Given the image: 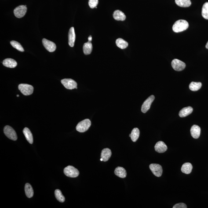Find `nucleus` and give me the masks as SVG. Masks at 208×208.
<instances>
[{
	"label": "nucleus",
	"instance_id": "10",
	"mask_svg": "<svg viewBox=\"0 0 208 208\" xmlns=\"http://www.w3.org/2000/svg\"><path fill=\"white\" fill-rule=\"evenodd\" d=\"M155 99V96L151 95L144 101L141 106V110L143 113H146L151 108V103Z\"/></svg>",
	"mask_w": 208,
	"mask_h": 208
},
{
	"label": "nucleus",
	"instance_id": "27",
	"mask_svg": "<svg viewBox=\"0 0 208 208\" xmlns=\"http://www.w3.org/2000/svg\"><path fill=\"white\" fill-rule=\"evenodd\" d=\"M202 85L200 82H191L190 84L189 88L190 90L195 92L200 89Z\"/></svg>",
	"mask_w": 208,
	"mask_h": 208
},
{
	"label": "nucleus",
	"instance_id": "30",
	"mask_svg": "<svg viewBox=\"0 0 208 208\" xmlns=\"http://www.w3.org/2000/svg\"><path fill=\"white\" fill-rule=\"evenodd\" d=\"M10 43L12 46L16 48L17 50L21 52L24 51V49H23V47H22L21 45L19 42L16 41H11Z\"/></svg>",
	"mask_w": 208,
	"mask_h": 208
},
{
	"label": "nucleus",
	"instance_id": "11",
	"mask_svg": "<svg viewBox=\"0 0 208 208\" xmlns=\"http://www.w3.org/2000/svg\"><path fill=\"white\" fill-rule=\"evenodd\" d=\"M42 41L44 47L49 52H53L56 50V46L54 42L45 38L42 39Z\"/></svg>",
	"mask_w": 208,
	"mask_h": 208
},
{
	"label": "nucleus",
	"instance_id": "12",
	"mask_svg": "<svg viewBox=\"0 0 208 208\" xmlns=\"http://www.w3.org/2000/svg\"><path fill=\"white\" fill-rule=\"evenodd\" d=\"M155 149L157 152L163 153L167 151V147L163 141H159L155 144Z\"/></svg>",
	"mask_w": 208,
	"mask_h": 208
},
{
	"label": "nucleus",
	"instance_id": "29",
	"mask_svg": "<svg viewBox=\"0 0 208 208\" xmlns=\"http://www.w3.org/2000/svg\"><path fill=\"white\" fill-rule=\"evenodd\" d=\"M202 15L204 18L208 19V2L205 3L202 7Z\"/></svg>",
	"mask_w": 208,
	"mask_h": 208
},
{
	"label": "nucleus",
	"instance_id": "35",
	"mask_svg": "<svg viewBox=\"0 0 208 208\" xmlns=\"http://www.w3.org/2000/svg\"><path fill=\"white\" fill-rule=\"evenodd\" d=\"M100 160L101 161H103V159H102V158H101V159H100Z\"/></svg>",
	"mask_w": 208,
	"mask_h": 208
},
{
	"label": "nucleus",
	"instance_id": "23",
	"mask_svg": "<svg viewBox=\"0 0 208 208\" xmlns=\"http://www.w3.org/2000/svg\"><path fill=\"white\" fill-rule=\"evenodd\" d=\"M92 49H93V46L91 42L88 41L84 44L83 50L84 53L85 55L90 54L92 53Z\"/></svg>",
	"mask_w": 208,
	"mask_h": 208
},
{
	"label": "nucleus",
	"instance_id": "8",
	"mask_svg": "<svg viewBox=\"0 0 208 208\" xmlns=\"http://www.w3.org/2000/svg\"><path fill=\"white\" fill-rule=\"evenodd\" d=\"M149 168L153 173L157 177L162 176L163 169L162 166L158 164L152 163L150 165Z\"/></svg>",
	"mask_w": 208,
	"mask_h": 208
},
{
	"label": "nucleus",
	"instance_id": "24",
	"mask_svg": "<svg viewBox=\"0 0 208 208\" xmlns=\"http://www.w3.org/2000/svg\"><path fill=\"white\" fill-rule=\"evenodd\" d=\"M176 4L181 7H188L191 5V0H175Z\"/></svg>",
	"mask_w": 208,
	"mask_h": 208
},
{
	"label": "nucleus",
	"instance_id": "14",
	"mask_svg": "<svg viewBox=\"0 0 208 208\" xmlns=\"http://www.w3.org/2000/svg\"><path fill=\"white\" fill-rule=\"evenodd\" d=\"M201 129L198 125H194L191 127V136L195 139L199 138L200 134Z\"/></svg>",
	"mask_w": 208,
	"mask_h": 208
},
{
	"label": "nucleus",
	"instance_id": "17",
	"mask_svg": "<svg viewBox=\"0 0 208 208\" xmlns=\"http://www.w3.org/2000/svg\"><path fill=\"white\" fill-rule=\"evenodd\" d=\"M193 111V109L191 107H185L180 111L179 113V115L181 118L185 117L191 114Z\"/></svg>",
	"mask_w": 208,
	"mask_h": 208
},
{
	"label": "nucleus",
	"instance_id": "4",
	"mask_svg": "<svg viewBox=\"0 0 208 208\" xmlns=\"http://www.w3.org/2000/svg\"><path fill=\"white\" fill-rule=\"evenodd\" d=\"M64 173L67 177L71 178L77 177L79 174V171L78 169L70 165L64 168Z\"/></svg>",
	"mask_w": 208,
	"mask_h": 208
},
{
	"label": "nucleus",
	"instance_id": "31",
	"mask_svg": "<svg viewBox=\"0 0 208 208\" xmlns=\"http://www.w3.org/2000/svg\"><path fill=\"white\" fill-rule=\"evenodd\" d=\"M98 3V0H89V5L91 8H96Z\"/></svg>",
	"mask_w": 208,
	"mask_h": 208
},
{
	"label": "nucleus",
	"instance_id": "20",
	"mask_svg": "<svg viewBox=\"0 0 208 208\" xmlns=\"http://www.w3.org/2000/svg\"><path fill=\"white\" fill-rule=\"evenodd\" d=\"M115 174L118 177L121 178H125L126 176V172L124 168L122 167H118L116 168L115 170Z\"/></svg>",
	"mask_w": 208,
	"mask_h": 208
},
{
	"label": "nucleus",
	"instance_id": "2",
	"mask_svg": "<svg viewBox=\"0 0 208 208\" xmlns=\"http://www.w3.org/2000/svg\"><path fill=\"white\" fill-rule=\"evenodd\" d=\"M91 122L88 119L83 120L79 123L76 127L77 131L83 133L87 131L89 129L91 125Z\"/></svg>",
	"mask_w": 208,
	"mask_h": 208
},
{
	"label": "nucleus",
	"instance_id": "22",
	"mask_svg": "<svg viewBox=\"0 0 208 208\" xmlns=\"http://www.w3.org/2000/svg\"><path fill=\"white\" fill-rule=\"evenodd\" d=\"M25 191L26 195L29 198H31L33 196L34 191L33 187L29 183H27L25 186Z\"/></svg>",
	"mask_w": 208,
	"mask_h": 208
},
{
	"label": "nucleus",
	"instance_id": "36",
	"mask_svg": "<svg viewBox=\"0 0 208 208\" xmlns=\"http://www.w3.org/2000/svg\"><path fill=\"white\" fill-rule=\"evenodd\" d=\"M17 97H19V95H17Z\"/></svg>",
	"mask_w": 208,
	"mask_h": 208
},
{
	"label": "nucleus",
	"instance_id": "9",
	"mask_svg": "<svg viewBox=\"0 0 208 208\" xmlns=\"http://www.w3.org/2000/svg\"><path fill=\"white\" fill-rule=\"evenodd\" d=\"M172 66L173 69L176 71H182L186 67L185 63L178 59H174L172 62Z\"/></svg>",
	"mask_w": 208,
	"mask_h": 208
},
{
	"label": "nucleus",
	"instance_id": "6",
	"mask_svg": "<svg viewBox=\"0 0 208 208\" xmlns=\"http://www.w3.org/2000/svg\"><path fill=\"white\" fill-rule=\"evenodd\" d=\"M27 10L26 5H20L15 8L14 13L16 17L20 18L24 17L26 13Z\"/></svg>",
	"mask_w": 208,
	"mask_h": 208
},
{
	"label": "nucleus",
	"instance_id": "1",
	"mask_svg": "<svg viewBox=\"0 0 208 208\" xmlns=\"http://www.w3.org/2000/svg\"><path fill=\"white\" fill-rule=\"evenodd\" d=\"M189 24L186 20H179L175 22L172 29L175 33H180L186 30Z\"/></svg>",
	"mask_w": 208,
	"mask_h": 208
},
{
	"label": "nucleus",
	"instance_id": "28",
	"mask_svg": "<svg viewBox=\"0 0 208 208\" xmlns=\"http://www.w3.org/2000/svg\"><path fill=\"white\" fill-rule=\"evenodd\" d=\"M54 194L55 197L58 201L61 203L64 202L65 199L60 190L59 189L55 190Z\"/></svg>",
	"mask_w": 208,
	"mask_h": 208
},
{
	"label": "nucleus",
	"instance_id": "16",
	"mask_svg": "<svg viewBox=\"0 0 208 208\" xmlns=\"http://www.w3.org/2000/svg\"><path fill=\"white\" fill-rule=\"evenodd\" d=\"M111 154L112 153H111V150H110L109 148H104L101 151V157L103 159V161L107 162L110 159V157H111Z\"/></svg>",
	"mask_w": 208,
	"mask_h": 208
},
{
	"label": "nucleus",
	"instance_id": "34",
	"mask_svg": "<svg viewBox=\"0 0 208 208\" xmlns=\"http://www.w3.org/2000/svg\"><path fill=\"white\" fill-rule=\"evenodd\" d=\"M206 49H208V42H207V43H206Z\"/></svg>",
	"mask_w": 208,
	"mask_h": 208
},
{
	"label": "nucleus",
	"instance_id": "26",
	"mask_svg": "<svg viewBox=\"0 0 208 208\" xmlns=\"http://www.w3.org/2000/svg\"><path fill=\"white\" fill-rule=\"evenodd\" d=\"M140 132L139 129L138 128H134L132 130L131 133V138L132 141L133 142H136L139 138L140 136Z\"/></svg>",
	"mask_w": 208,
	"mask_h": 208
},
{
	"label": "nucleus",
	"instance_id": "33",
	"mask_svg": "<svg viewBox=\"0 0 208 208\" xmlns=\"http://www.w3.org/2000/svg\"><path fill=\"white\" fill-rule=\"evenodd\" d=\"M88 41H89V42H91V41H92V38L91 36H90L88 37Z\"/></svg>",
	"mask_w": 208,
	"mask_h": 208
},
{
	"label": "nucleus",
	"instance_id": "13",
	"mask_svg": "<svg viewBox=\"0 0 208 208\" xmlns=\"http://www.w3.org/2000/svg\"><path fill=\"white\" fill-rule=\"evenodd\" d=\"M76 35L74 29L73 27H71L70 29L68 34L69 45L71 47L74 46L75 42Z\"/></svg>",
	"mask_w": 208,
	"mask_h": 208
},
{
	"label": "nucleus",
	"instance_id": "21",
	"mask_svg": "<svg viewBox=\"0 0 208 208\" xmlns=\"http://www.w3.org/2000/svg\"><path fill=\"white\" fill-rule=\"evenodd\" d=\"M193 166L190 163H185L182 165L181 168L182 172L185 174H188L191 173Z\"/></svg>",
	"mask_w": 208,
	"mask_h": 208
},
{
	"label": "nucleus",
	"instance_id": "19",
	"mask_svg": "<svg viewBox=\"0 0 208 208\" xmlns=\"http://www.w3.org/2000/svg\"><path fill=\"white\" fill-rule=\"evenodd\" d=\"M23 132L27 141L30 144H33V138L30 129L27 127L23 129Z\"/></svg>",
	"mask_w": 208,
	"mask_h": 208
},
{
	"label": "nucleus",
	"instance_id": "18",
	"mask_svg": "<svg viewBox=\"0 0 208 208\" xmlns=\"http://www.w3.org/2000/svg\"><path fill=\"white\" fill-rule=\"evenodd\" d=\"M113 17L114 19L117 20L123 21L126 18L125 14L120 10H116L113 14Z\"/></svg>",
	"mask_w": 208,
	"mask_h": 208
},
{
	"label": "nucleus",
	"instance_id": "25",
	"mask_svg": "<svg viewBox=\"0 0 208 208\" xmlns=\"http://www.w3.org/2000/svg\"><path fill=\"white\" fill-rule=\"evenodd\" d=\"M116 44L118 48L122 49H124L127 47L129 44L126 41L122 38H118L116 41Z\"/></svg>",
	"mask_w": 208,
	"mask_h": 208
},
{
	"label": "nucleus",
	"instance_id": "7",
	"mask_svg": "<svg viewBox=\"0 0 208 208\" xmlns=\"http://www.w3.org/2000/svg\"><path fill=\"white\" fill-rule=\"evenodd\" d=\"M61 83L66 88L73 89L77 88V83L75 81L71 79H64L61 80Z\"/></svg>",
	"mask_w": 208,
	"mask_h": 208
},
{
	"label": "nucleus",
	"instance_id": "5",
	"mask_svg": "<svg viewBox=\"0 0 208 208\" xmlns=\"http://www.w3.org/2000/svg\"><path fill=\"white\" fill-rule=\"evenodd\" d=\"M4 132L7 137L11 140L16 141L17 140V135L16 132L12 128L9 126H6L5 127L4 129Z\"/></svg>",
	"mask_w": 208,
	"mask_h": 208
},
{
	"label": "nucleus",
	"instance_id": "3",
	"mask_svg": "<svg viewBox=\"0 0 208 208\" xmlns=\"http://www.w3.org/2000/svg\"><path fill=\"white\" fill-rule=\"evenodd\" d=\"M18 88L21 93L24 95H30L33 93V87L28 84H20L19 85Z\"/></svg>",
	"mask_w": 208,
	"mask_h": 208
},
{
	"label": "nucleus",
	"instance_id": "37",
	"mask_svg": "<svg viewBox=\"0 0 208 208\" xmlns=\"http://www.w3.org/2000/svg\"><path fill=\"white\" fill-rule=\"evenodd\" d=\"M129 137H130V136H131V134H129Z\"/></svg>",
	"mask_w": 208,
	"mask_h": 208
},
{
	"label": "nucleus",
	"instance_id": "15",
	"mask_svg": "<svg viewBox=\"0 0 208 208\" xmlns=\"http://www.w3.org/2000/svg\"><path fill=\"white\" fill-rule=\"evenodd\" d=\"M2 64L5 67L9 68H14L17 66V62L13 59L7 58L3 61Z\"/></svg>",
	"mask_w": 208,
	"mask_h": 208
},
{
	"label": "nucleus",
	"instance_id": "32",
	"mask_svg": "<svg viewBox=\"0 0 208 208\" xmlns=\"http://www.w3.org/2000/svg\"><path fill=\"white\" fill-rule=\"evenodd\" d=\"M187 205L183 203L176 204L173 207V208H187Z\"/></svg>",
	"mask_w": 208,
	"mask_h": 208
}]
</instances>
